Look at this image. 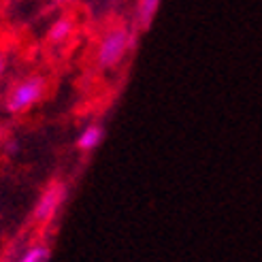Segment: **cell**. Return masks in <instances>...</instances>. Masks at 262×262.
Masks as SVG:
<instances>
[{
  "label": "cell",
  "mask_w": 262,
  "mask_h": 262,
  "mask_svg": "<svg viewBox=\"0 0 262 262\" xmlns=\"http://www.w3.org/2000/svg\"><path fill=\"white\" fill-rule=\"evenodd\" d=\"M7 69H9V58H7L5 51L0 49V77H3V75L7 73Z\"/></svg>",
  "instance_id": "ba28073f"
},
{
  "label": "cell",
  "mask_w": 262,
  "mask_h": 262,
  "mask_svg": "<svg viewBox=\"0 0 262 262\" xmlns=\"http://www.w3.org/2000/svg\"><path fill=\"white\" fill-rule=\"evenodd\" d=\"M0 137H3V124H0Z\"/></svg>",
  "instance_id": "9c48e42d"
},
{
  "label": "cell",
  "mask_w": 262,
  "mask_h": 262,
  "mask_svg": "<svg viewBox=\"0 0 262 262\" xmlns=\"http://www.w3.org/2000/svg\"><path fill=\"white\" fill-rule=\"evenodd\" d=\"M49 256H51V250L47 245H32V247H28L15 262H47L49 260Z\"/></svg>",
  "instance_id": "52a82bcc"
},
{
  "label": "cell",
  "mask_w": 262,
  "mask_h": 262,
  "mask_svg": "<svg viewBox=\"0 0 262 262\" xmlns=\"http://www.w3.org/2000/svg\"><path fill=\"white\" fill-rule=\"evenodd\" d=\"M104 139V128L98 126V124H92V126H85L79 137H77V147L81 151H94Z\"/></svg>",
  "instance_id": "8992f818"
},
{
  "label": "cell",
  "mask_w": 262,
  "mask_h": 262,
  "mask_svg": "<svg viewBox=\"0 0 262 262\" xmlns=\"http://www.w3.org/2000/svg\"><path fill=\"white\" fill-rule=\"evenodd\" d=\"M45 92H47L45 77H41V75L24 77L21 81H17L9 90V94L5 98V107L13 115L26 113V111H30L36 102H41V98L45 96Z\"/></svg>",
  "instance_id": "7a4b0ae2"
},
{
  "label": "cell",
  "mask_w": 262,
  "mask_h": 262,
  "mask_svg": "<svg viewBox=\"0 0 262 262\" xmlns=\"http://www.w3.org/2000/svg\"><path fill=\"white\" fill-rule=\"evenodd\" d=\"M160 11V3L158 0H141L135 9V24L139 30H149V26L154 24L156 15H158Z\"/></svg>",
  "instance_id": "5b68a950"
},
{
  "label": "cell",
  "mask_w": 262,
  "mask_h": 262,
  "mask_svg": "<svg viewBox=\"0 0 262 262\" xmlns=\"http://www.w3.org/2000/svg\"><path fill=\"white\" fill-rule=\"evenodd\" d=\"M133 47H135L133 28H128V26H124V24L111 26V28L100 36V41L96 45V64H98V69L111 71L115 67H120Z\"/></svg>",
  "instance_id": "6da1fadb"
},
{
  "label": "cell",
  "mask_w": 262,
  "mask_h": 262,
  "mask_svg": "<svg viewBox=\"0 0 262 262\" xmlns=\"http://www.w3.org/2000/svg\"><path fill=\"white\" fill-rule=\"evenodd\" d=\"M73 32H75V19L69 17V15H62V17H58L54 24L49 26L47 41L51 45H62V43H67L69 38L73 36Z\"/></svg>",
  "instance_id": "277c9868"
},
{
  "label": "cell",
  "mask_w": 262,
  "mask_h": 262,
  "mask_svg": "<svg viewBox=\"0 0 262 262\" xmlns=\"http://www.w3.org/2000/svg\"><path fill=\"white\" fill-rule=\"evenodd\" d=\"M64 199H67V186H64L62 181H51L34 205V211H32L34 222H38V224L51 222L56 217V213L60 211Z\"/></svg>",
  "instance_id": "3957f363"
}]
</instances>
